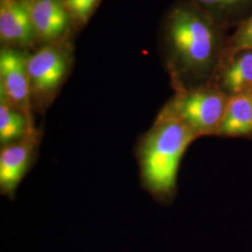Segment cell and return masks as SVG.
Here are the masks:
<instances>
[{"mask_svg": "<svg viewBox=\"0 0 252 252\" xmlns=\"http://www.w3.org/2000/svg\"><path fill=\"white\" fill-rule=\"evenodd\" d=\"M230 30L189 1L172 9L165 23L168 63L176 90L213 81Z\"/></svg>", "mask_w": 252, "mask_h": 252, "instance_id": "obj_1", "label": "cell"}, {"mask_svg": "<svg viewBox=\"0 0 252 252\" xmlns=\"http://www.w3.org/2000/svg\"><path fill=\"white\" fill-rule=\"evenodd\" d=\"M196 138L183 123L160 113L138 148L141 180L153 196L168 199L175 194L181 159Z\"/></svg>", "mask_w": 252, "mask_h": 252, "instance_id": "obj_2", "label": "cell"}, {"mask_svg": "<svg viewBox=\"0 0 252 252\" xmlns=\"http://www.w3.org/2000/svg\"><path fill=\"white\" fill-rule=\"evenodd\" d=\"M229 96L213 81L176 90L162 113L176 118L199 136L218 135Z\"/></svg>", "mask_w": 252, "mask_h": 252, "instance_id": "obj_3", "label": "cell"}, {"mask_svg": "<svg viewBox=\"0 0 252 252\" xmlns=\"http://www.w3.org/2000/svg\"><path fill=\"white\" fill-rule=\"evenodd\" d=\"M0 93L1 100L17 108L33 122L27 60L11 49H4L0 53Z\"/></svg>", "mask_w": 252, "mask_h": 252, "instance_id": "obj_4", "label": "cell"}, {"mask_svg": "<svg viewBox=\"0 0 252 252\" xmlns=\"http://www.w3.org/2000/svg\"><path fill=\"white\" fill-rule=\"evenodd\" d=\"M39 134L35 133L25 138L2 146L0 152V189L2 194L12 196L19 184L30 168Z\"/></svg>", "mask_w": 252, "mask_h": 252, "instance_id": "obj_5", "label": "cell"}, {"mask_svg": "<svg viewBox=\"0 0 252 252\" xmlns=\"http://www.w3.org/2000/svg\"><path fill=\"white\" fill-rule=\"evenodd\" d=\"M31 94L45 98L61 85L67 70L63 54L53 47H45L27 60Z\"/></svg>", "mask_w": 252, "mask_h": 252, "instance_id": "obj_6", "label": "cell"}, {"mask_svg": "<svg viewBox=\"0 0 252 252\" xmlns=\"http://www.w3.org/2000/svg\"><path fill=\"white\" fill-rule=\"evenodd\" d=\"M213 82L231 97L252 93V50L222 54Z\"/></svg>", "mask_w": 252, "mask_h": 252, "instance_id": "obj_7", "label": "cell"}, {"mask_svg": "<svg viewBox=\"0 0 252 252\" xmlns=\"http://www.w3.org/2000/svg\"><path fill=\"white\" fill-rule=\"evenodd\" d=\"M0 36L6 42L28 44L36 36L27 2L1 0Z\"/></svg>", "mask_w": 252, "mask_h": 252, "instance_id": "obj_8", "label": "cell"}, {"mask_svg": "<svg viewBox=\"0 0 252 252\" xmlns=\"http://www.w3.org/2000/svg\"><path fill=\"white\" fill-rule=\"evenodd\" d=\"M36 36L49 41L62 35L67 26V10L60 0L26 1Z\"/></svg>", "mask_w": 252, "mask_h": 252, "instance_id": "obj_9", "label": "cell"}, {"mask_svg": "<svg viewBox=\"0 0 252 252\" xmlns=\"http://www.w3.org/2000/svg\"><path fill=\"white\" fill-rule=\"evenodd\" d=\"M219 26L234 30L252 15V0H188Z\"/></svg>", "mask_w": 252, "mask_h": 252, "instance_id": "obj_10", "label": "cell"}, {"mask_svg": "<svg viewBox=\"0 0 252 252\" xmlns=\"http://www.w3.org/2000/svg\"><path fill=\"white\" fill-rule=\"evenodd\" d=\"M218 135L227 137L252 136V93L229 98Z\"/></svg>", "mask_w": 252, "mask_h": 252, "instance_id": "obj_11", "label": "cell"}, {"mask_svg": "<svg viewBox=\"0 0 252 252\" xmlns=\"http://www.w3.org/2000/svg\"><path fill=\"white\" fill-rule=\"evenodd\" d=\"M36 132L34 124L17 108L7 102H0V143L1 146L19 141Z\"/></svg>", "mask_w": 252, "mask_h": 252, "instance_id": "obj_12", "label": "cell"}, {"mask_svg": "<svg viewBox=\"0 0 252 252\" xmlns=\"http://www.w3.org/2000/svg\"><path fill=\"white\" fill-rule=\"evenodd\" d=\"M244 49L252 50V15L230 33L223 54Z\"/></svg>", "mask_w": 252, "mask_h": 252, "instance_id": "obj_13", "label": "cell"}, {"mask_svg": "<svg viewBox=\"0 0 252 252\" xmlns=\"http://www.w3.org/2000/svg\"><path fill=\"white\" fill-rule=\"evenodd\" d=\"M99 0H64L63 5L67 11L81 23H85Z\"/></svg>", "mask_w": 252, "mask_h": 252, "instance_id": "obj_14", "label": "cell"}]
</instances>
